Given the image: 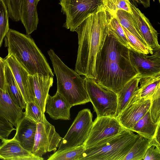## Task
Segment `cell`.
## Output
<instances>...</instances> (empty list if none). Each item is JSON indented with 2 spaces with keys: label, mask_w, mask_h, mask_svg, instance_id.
I'll list each match as a JSON object with an SVG mask.
<instances>
[{
  "label": "cell",
  "mask_w": 160,
  "mask_h": 160,
  "mask_svg": "<svg viewBox=\"0 0 160 160\" xmlns=\"http://www.w3.org/2000/svg\"><path fill=\"white\" fill-rule=\"evenodd\" d=\"M159 2L160 3V0H158Z\"/></svg>",
  "instance_id": "obj_41"
},
{
  "label": "cell",
  "mask_w": 160,
  "mask_h": 160,
  "mask_svg": "<svg viewBox=\"0 0 160 160\" xmlns=\"http://www.w3.org/2000/svg\"><path fill=\"white\" fill-rule=\"evenodd\" d=\"M24 115L23 109L14 102L8 92L0 88V116L16 128Z\"/></svg>",
  "instance_id": "obj_19"
},
{
  "label": "cell",
  "mask_w": 160,
  "mask_h": 160,
  "mask_svg": "<svg viewBox=\"0 0 160 160\" xmlns=\"http://www.w3.org/2000/svg\"><path fill=\"white\" fill-rule=\"evenodd\" d=\"M137 90L125 108L116 117L124 128L131 131L135 124L149 110L151 103V95L147 98H141Z\"/></svg>",
  "instance_id": "obj_11"
},
{
  "label": "cell",
  "mask_w": 160,
  "mask_h": 160,
  "mask_svg": "<svg viewBox=\"0 0 160 160\" xmlns=\"http://www.w3.org/2000/svg\"><path fill=\"white\" fill-rule=\"evenodd\" d=\"M4 59L11 70L25 103L33 101L28 72L12 55L8 54Z\"/></svg>",
  "instance_id": "obj_15"
},
{
  "label": "cell",
  "mask_w": 160,
  "mask_h": 160,
  "mask_svg": "<svg viewBox=\"0 0 160 160\" xmlns=\"http://www.w3.org/2000/svg\"><path fill=\"white\" fill-rule=\"evenodd\" d=\"M159 123H156L152 121L149 110L135 124L132 131L149 141L152 138Z\"/></svg>",
  "instance_id": "obj_23"
},
{
  "label": "cell",
  "mask_w": 160,
  "mask_h": 160,
  "mask_svg": "<svg viewBox=\"0 0 160 160\" xmlns=\"http://www.w3.org/2000/svg\"><path fill=\"white\" fill-rule=\"evenodd\" d=\"M37 124L32 153L36 156L42 158L47 152H55L62 138L45 117L42 121Z\"/></svg>",
  "instance_id": "obj_9"
},
{
  "label": "cell",
  "mask_w": 160,
  "mask_h": 160,
  "mask_svg": "<svg viewBox=\"0 0 160 160\" xmlns=\"http://www.w3.org/2000/svg\"><path fill=\"white\" fill-rule=\"evenodd\" d=\"M57 79V92L72 107L90 102L84 84V78L68 67L50 49L48 51Z\"/></svg>",
  "instance_id": "obj_4"
},
{
  "label": "cell",
  "mask_w": 160,
  "mask_h": 160,
  "mask_svg": "<svg viewBox=\"0 0 160 160\" xmlns=\"http://www.w3.org/2000/svg\"><path fill=\"white\" fill-rule=\"evenodd\" d=\"M160 50L154 51L151 55L129 49L131 63L141 77L160 72Z\"/></svg>",
  "instance_id": "obj_12"
},
{
  "label": "cell",
  "mask_w": 160,
  "mask_h": 160,
  "mask_svg": "<svg viewBox=\"0 0 160 160\" xmlns=\"http://www.w3.org/2000/svg\"><path fill=\"white\" fill-rule=\"evenodd\" d=\"M130 8L139 31L147 45L153 51L160 50L158 32L149 20L134 4L131 3Z\"/></svg>",
  "instance_id": "obj_13"
},
{
  "label": "cell",
  "mask_w": 160,
  "mask_h": 160,
  "mask_svg": "<svg viewBox=\"0 0 160 160\" xmlns=\"http://www.w3.org/2000/svg\"><path fill=\"white\" fill-rule=\"evenodd\" d=\"M24 112L26 118L36 123L42 121L45 117L39 106L32 101L27 102Z\"/></svg>",
  "instance_id": "obj_31"
},
{
  "label": "cell",
  "mask_w": 160,
  "mask_h": 160,
  "mask_svg": "<svg viewBox=\"0 0 160 160\" xmlns=\"http://www.w3.org/2000/svg\"><path fill=\"white\" fill-rule=\"evenodd\" d=\"M138 3L142 4L145 8L150 6V0H133Z\"/></svg>",
  "instance_id": "obj_39"
},
{
  "label": "cell",
  "mask_w": 160,
  "mask_h": 160,
  "mask_svg": "<svg viewBox=\"0 0 160 160\" xmlns=\"http://www.w3.org/2000/svg\"><path fill=\"white\" fill-rule=\"evenodd\" d=\"M29 81L33 101L45 113V105L49 90L52 85L53 77L40 74L29 75Z\"/></svg>",
  "instance_id": "obj_14"
},
{
  "label": "cell",
  "mask_w": 160,
  "mask_h": 160,
  "mask_svg": "<svg viewBox=\"0 0 160 160\" xmlns=\"http://www.w3.org/2000/svg\"><path fill=\"white\" fill-rule=\"evenodd\" d=\"M85 148L83 144L60 151H56L48 160H79Z\"/></svg>",
  "instance_id": "obj_28"
},
{
  "label": "cell",
  "mask_w": 160,
  "mask_h": 160,
  "mask_svg": "<svg viewBox=\"0 0 160 160\" xmlns=\"http://www.w3.org/2000/svg\"><path fill=\"white\" fill-rule=\"evenodd\" d=\"M126 129L116 117H97L93 122L88 136L83 145L85 148L89 147Z\"/></svg>",
  "instance_id": "obj_10"
},
{
  "label": "cell",
  "mask_w": 160,
  "mask_h": 160,
  "mask_svg": "<svg viewBox=\"0 0 160 160\" xmlns=\"http://www.w3.org/2000/svg\"><path fill=\"white\" fill-rule=\"evenodd\" d=\"M16 130L12 124L4 118L0 116V139L6 140L11 132Z\"/></svg>",
  "instance_id": "obj_35"
},
{
  "label": "cell",
  "mask_w": 160,
  "mask_h": 160,
  "mask_svg": "<svg viewBox=\"0 0 160 160\" xmlns=\"http://www.w3.org/2000/svg\"><path fill=\"white\" fill-rule=\"evenodd\" d=\"M114 16L122 26L148 46L140 34L136 22L132 13L123 10L119 9L117 11Z\"/></svg>",
  "instance_id": "obj_24"
},
{
  "label": "cell",
  "mask_w": 160,
  "mask_h": 160,
  "mask_svg": "<svg viewBox=\"0 0 160 160\" xmlns=\"http://www.w3.org/2000/svg\"><path fill=\"white\" fill-rule=\"evenodd\" d=\"M151 98L150 115L152 121L158 124L160 123V84L152 93Z\"/></svg>",
  "instance_id": "obj_30"
},
{
  "label": "cell",
  "mask_w": 160,
  "mask_h": 160,
  "mask_svg": "<svg viewBox=\"0 0 160 160\" xmlns=\"http://www.w3.org/2000/svg\"><path fill=\"white\" fill-rule=\"evenodd\" d=\"M139 83L140 86L137 91L141 98H147L150 97L157 86L160 84V72L141 77Z\"/></svg>",
  "instance_id": "obj_26"
},
{
  "label": "cell",
  "mask_w": 160,
  "mask_h": 160,
  "mask_svg": "<svg viewBox=\"0 0 160 160\" xmlns=\"http://www.w3.org/2000/svg\"><path fill=\"white\" fill-rule=\"evenodd\" d=\"M5 73L6 91L16 104L22 109H25L26 103L24 101L11 70L6 62L5 67Z\"/></svg>",
  "instance_id": "obj_22"
},
{
  "label": "cell",
  "mask_w": 160,
  "mask_h": 160,
  "mask_svg": "<svg viewBox=\"0 0 160 160\" xmlns=\"http://www.w3.org/2000/svg\"><path fill=\"white\" fill-rule=\"evenodd\" d=\"M37 0H22L20 11L21 20L29 35L36 30L39 22L37 10Z\"/></svg>",
  "instance_id": "obj_20"
},
{
  "label": "cell",
  "mask_w": 160,
  "mask_h": 160,
  "mask_svg": "<svg viewBox=\"0 0 160 160\" xmlns=\"http://www.w3.org/2000/svg\"><path fill=\"white\" fill-rule=\"evenodd\" d=\"M139 136L126 129L86 148L79 160H123Z\"/></svg>",
  "instance_id": "obj_5"
},
{
  "label": "cell",
  "mask_w": 160,
  "mask_h": 160,
  "mask_svg": "<svg viewBox=\"0 0 160 160\" xmlns=\"http://www.w3.org/2000/svg\"><path fill=\"white\" fill-rule=\"evenodd\" d=\"M95 67L97 82L116 94L138 73L131 61L129 49L108 33L97 54Z\"/></svg>",
  "instance_id": "obj_1"
},
{
  "label": "cell",
  "mask_w": 160,
  "mask_h": 160,
  "mask_svg": "<svg viewBox=\"0 0 160 160\" xmlns=\"http://www.w3.org/2000/svg\"><path fill=\"white\" fill-rule=\"evenodd\" d=\"M149 147V141L139 135L135 143L123 160H143Z\"/></svg>",
  "instance_id": "obj_27"
},
{
  "label": "cell",
  "mask_w": 160,
  "mask_h": 160,
  "mask_svg": "<svg viewBox=\"0 0 160 160\" xmlns=\"http://www.w3.org/2000/svg\"><path fill=\"white\" fill-rule=\"evenodd\" d=\"M143 160H160V149L154 146L149 147L145 152Z\"/></svg>",
  "instance_id": "obj_36"
},
{
  "label": "cell",
  "mask_w": 160,
  "mask_h": 160,
  "mask_svg": "<svg viewBox=\"0 0 160 160\" xmlns=\"http://www.w3.org/2000/svg\"><path fill=\"white\" fill-rule=\"evenodd\" d=\"M6 62L4 59L0 57V88L6 91V83L5 73V67Z\"/></svg>",
  "instance_id": "obj_37"
},
{
  "label": "cell",
  "mask_w": 160,
  "mask_h": 160,
  "mask_svg": "<svg viewBox=\"0 0 160 160\" xmlns=\"http://www.w3.org/2000/svg\"><path fill=\"white\" fill-rule=\"evenodd\" d=\"M40 0H37L38 2Z\"/></svg>",
  "instance_id": "obj_40"
},
{
  "label": "cell",
  "mask_w": 160,
  "mask_h": 160,
  "mask_svg": "<svg viewBox=\"0 0 160 160\" xmlns=\"http://www.w3.org/2000/svg\"><path fill=\"white\" fill-rule=\"evenodd\" d=\"M122 27L129 42L131 49L140 53L145 54H152L154 51L144 44L139 39L131 33L128 30Z\"/></svg>",
  "instance_id": "obj_32"
},
{
  "label": "cell",
  "mask_w": 160,
  "mask_h": 160,
  "mask_svg": "<svg viewBox=\"0 0 160 160\" xmlns=\"http://www.w3.org/2000/svg\"><path fill=\"white\" fill-rule=\"evenodd\" d=\"M108 33L114 37L122 44L131 49L122 27L116 18L107 12Z\"/></svg>",
  "instance_id": "obj_25"
},
{
  "label": "cell",
  "mask_w": 160,
  "mask_h": 160,
  "mask_svg": "<svg viewBox=\"0 0 160 160\" xmlns=\"http://www.w3.org/2000/svg\"><path fill=\"white\" fill-rule=\"evenodd\" d=\"M160 123L158 125L156 131L152 138L149 141V147L154 146L160 149Z\"/></svg>",
  "instance_id": "obj_38"
},
{
  "label": "cell",
  "mask_w": 160,
  "mask_h": 160,
  "mask_svg": "<svg viewBox=\"0 0 160 160\" xmlns=\"http://www.w3.org/2000/svg\"><path fill=\"white\" fill-rule=\"evenodd\" d=\"M141 78L140 74H137L117 94L118 102L116 117L125 108L134 93L138 89Z\"/></svg>",
  "instance_id": "obj_21"
},
{
  "label": "cell",
  "mask_w": 160,
  "mask_h": 160,
  "mask_svg": "<svg viewBox=\"0 0 160 160\" xmlns=\"http://www.w3.org/2000/svg\"><path fill=\"white\" fill-rule=\"evenodd\" d=\"M2 1L7 8L9 18L14 21H20V11L22 0Z\"/></svg>",
  "instance_id": "obj_34"
},
{
  "label": "cell",
  "mask_w": 160,
  "mask_h": 160,
  "mask_svg": "<svg viewBox=\"0 0 160 160\" xmlns=\"http://www.w3.org/2000/svg\"><path fill=\"white\" fill-rule=\"evenodd\" d=\"M8 18L7 8L2 0H0V47L10 29Z\"/></svg>",
  "instance_id": "obj_33"
},
{
  "label": "cell",
  "mask_w": 160,
  "mask_h": 160,
  "mask_svg": "<svg viewBox=\"0 0 160 160\" xmlns=\"http://www.w3.org/2000/svg\"><path fill=\"white\" fill-rule=\"evenodd\" d=\"M108 19L102 5L74 31L78 34V44L75 71L80 75L96 79V60L108 33Z\"/></svg>",
  "instance_id": "obj_2"
},
{
  "label": "cell",
  "mask_w": 160,
  "mask_h": 160,
  "mask_svg": "<svg viewBox=\"0 0 160 160\" xmlns=\"http://www.w3.org/2000/svg\"><path fill=\"white\" fill-rule=\"evenodd\" d=\"M129 0H102V4L105 10L115 16L119 9L125 10L132 13Z\"/></svg>",
  "instance_id": "obj_29"
},
{
  "label": "cell",
  "mask_w": 160,
  "mask_h": 160,
  "mask_svg": "<svg viewBox=\"0 0 160 160\" xmlns=\"http://www.w3.org/2000/svg\"><path fill=\"white\" fill-rule=\"evenodd\" d=\"M4 38L8 54L12 55L30 75L53 78L47 60L29 35L10 29Z\"/></svg>",
  "instance_id": "obj_3"
},
{
  "label": "cell",
  "mask_w": 160,
  "mask_h": 160,
  "mask_svg": "<svg viewBox=\"0 0 160 160\" xmlns=\"http://www.w3.org/2000/svg\"><path fill=\"white\" fill-rule=\"evenodd\" d=\"M72 107L57 92L53 96L48 94L45 105V112L54 120L70 119V110Z\"/></svg>",
  "instance_id": "obj_17"
},
{
  "label": "cell",
  "mask_w": 160,
  "mask_h": 160,
  "mask_svg": "<svg viewBox=\"0 0 160 160\" xmlns=\"http://www.w3.org/2000/svg\"><path fill=\"white\" fill-rule=\"evenodd\" d=\"M37 128L36 123L24 116L16 128L14 137L23 148L32 153Z\"/></svg>",
  "instance_id": "obj_18"
},
{
  "label": "cell",
  "mask_w": 160,
  "mask_h": 160,
  "mask_svg": "<svg viewBox=\"0 0 160 160\" xmlns=\"http://www.w3.org/2000/svg\"><path fill=\"white\" fill-rule=\"evenodd\" d=\"M0 159L5 160H43L23 148L13 137L2 141L0 144Z\"/></svg>",
  "instance_id": "obj_16"
},
{
  "label": "cell",
  "mask_w": 160,
  "mask_h": 160,
  "mask_svg": "<svg viewBox=\"0 0 160 160\" xmlns=\"http://www.w3.org/2000/svg\"><path fill=\"white\" fill-rule=\"evenodd\" d=\"M84 79L87 94L97 117H116L117 94L102 87L95 79L85 77Z\"/></svg>",
  "instance_id": "obj_6"
},
{
  "label": "cell",
  "mask_w": 160,
  "mask_h": 160,
  "mask_svg": "<svg viewBox=\"0 0 160 160\" xmlns=\"http://www.w3.org/2000/svg\"><path fill=\"white\" fill-rule=\"evenodd\" d=\"M92 114L90 109L80 111L61 141L57 151L83 144L87 138L92 127Z\"/></svg>",
  "instance_id": "obj_8"
},
{
  "label": "cell",
  "mask_w": 160,
  "mask_h": 160,
  "mask_svg": "<svg viewBox=\"0 0 160 160\" xmlns=\"http://www.w3.org/2000/svg\"><path fill=\"white\" fill-rule=\"evenodd\" d=\"M59 4L66 16L63 27L71 32L102 5V0H60Z\"/></svg>",
  "instance_id": "obj_7"
}]
</instances>
